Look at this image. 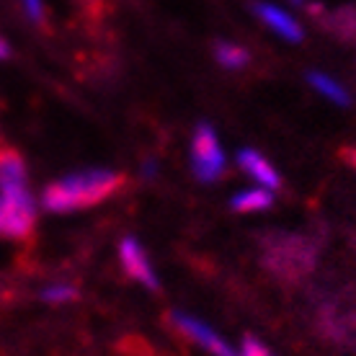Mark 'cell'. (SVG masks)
Returning a JSON list of instances; mask_svg holds the SVG:
<instances>
[{"instance_id": "cell-1", "label": "cell", "mask_w": 356, "mask_h": 356, "mask_svg": "<svg viewBox=\"0 0 356 356\" xmlns=\"http://www.w3.org/2000/svg\"><path fill=\"white\" fill-rule=\"evenodd\" d=\"M124 186V178L116 170L108 168H90L81 173L60 178L44 188L42 204L49 212H75L83 207H93L104 202L108 196H114L119 188Z\"/></svg>"}, {"instance_id": "cell-2", "label": "cell", "mask_w": 356, "mask_h": 356, "mask_svg": "<svg viewBox=\"0 0 356 356\" xmlns=\"http://www.w3.org/2000/svg\"><path fill=\"white\" fill-rule=\"evenodd\" d=\"M191 165L199 181H217L225 170V150L209 124H199L191 140Z\"/></svg>"}, {"instance_id": "cell-3", "label": "cell", "mask_w": 356, "mask_h": 356, "mask_svg": "<svg viewBox=\"0 0 356 356\" xmlns=\"http://www.w3.org/2000/svg\"><path fill=\"white\" fill-rule=\"evenodd\" d=\"M34 202L29 188L0 191V232L10 238H26L34 227Z\"/></svg>"}, {"instance_id": "cell-4", "label": "cell", "mask_w": 356, "mask_h": 356, "mask_svg": "<svg viewBox=\"0 0 356 356\" xmlns=\"http://www.w3.org/2000/svg\"><path fill=\"white\" fill-rule=\"evenodd\" d=\"M173 323H176V328L181 333H186L188 339L199 343L202 348H207L212 356H241V351H235L217 330H212L207 323L196 321V318H191L186 312H173Z\"/></svg>"}, {"instance_id": "cell-5", "label": "cell", "mask_w": 356, "mask_h": 356, "mask_svg": "<svg viewBox=\"0 0 356 356\" xmlns=\"http://www.w3.org/2000/svg\"><path fill=\"white\" fill-rule=\"evenodd\" d=\"M119 259H122V266L134 282H140L145 286H158V276H155V268H152L150 259L140 243L134 238H124L122 245H119Z\"/></svg>"}, {"instance_id": "cell-6", "label": "cell", "mask_w": 356, "mask_h": 356, "mask_svg": "<svg viewBox=\"0 0 356 356\" xmlns=\"http://www.w3.org/2000/svg\"><path fill=\"white\" fill-rule=\"evenodd\" d=\"M256 13H259V18L274 31V34H279L282 39H286V42H300V39H302L300 21H297L292 13H286L284 8H279L274 3H259V6H256Z\"/></svg>"}, {"instance_id": "cell-7", "label": "cell", "mask_w": 356, "mask_h": 356, "mask_svg": "<svg viewBox=\"0 0 356 356\" xmlns=\"http://www.w3.org/2000/svg\"><path fill=\"white\" fill-rule=\"evenodd\" d=\"M238 165H241V168L264 188H271V191H274V188L282 184V178H279L274 165H271L261 152L250 150V147L238 152Z\"/></svg>"}, {"instance_id": "cell-8", "label": "cell", "mask_w": 356, "mask_h": 356, "mask_svg": "<svg viewBox=\"0 0 356 356\" xmlns=\"http://www.w3.org/2000/svg\"><path fill=\"white\" fill-rule=\"evenodd\" d=\"M13 188H26V168L18 152L0 147V191Z\"/></svg>"}, {"instance_id": "cell-9", "label": "cell", "mask_w": 356, "mask_h": 356, "mask_svg": "<svg viewBox=\"0 0 356 356\" xmlns=\"http://www.w3.org/2000/svg\"><path fill=\"white\" fill-rule=\"evenodd\" d=\"M230 204L238 212H261V209H268V207L274 204V194H271V188L250 186V188H243L241 194L232 196Z\"/></svg>"}, {"instance_id": "cell-10", "label": "cell", "mask_w": 356, "mask_h": 356, "mask_svg": "<svg viewBox=\"0 0 356 356\" xmlns=\"http://www.w3.org/2000/svg\"><path fill=\"white\" fill-rule=\"evenodd\" d=\"M307 81H310V86L318 90L321 96H325L328 101H333V104H341V106H348V104H351L348 90L343 88L339 81H333L330 75H325V72H310Z\"/></svg>"}, {"instance_id": "cell-11", "label": "cell", "mask_w": 356, "mask_h": 356, "mask_svg": "<svg viewBox=\"0 0 356 356\" xmlns=\"http://www.w3.org/2000/svg\"><path fill=\"white\" fill-rule=\"evenodd\" d=\"M214 57H217V63L222 65V67H230V70H241L245 67L250 60V54L238 44H230V42H222V44H217L214 49Z\"/></svg>"}, {"instance_id": "cell-12", "label": "cell", "mask_w": 356, "mask_h": 356, "mask_svg": "<svg viewBox=\"0 0 356 356\" xmlns=\"http://www.w3.org/2000/svg\"><path fill=\"white\" fill-rule=\"evenodd\" d=\"M42 297H44L47 302H54V305L70 302L72 297H75V289H72L70 284H52V286H47L44 292H42Z\"/></svg>"}, {"instance_id": "cell-13", "label": "cell", "mask_w": 356, "mask_h": 356, "mask_svg": "<svg viewBox=\"0 0 356 356\" xmlns=\"http://www.w3.org/2000/svg\"><path fill=\"white\" fill-rule=\"evenodd\" d=\"M241 356H274V354L256 339H245L241 346Z\"/></svg>"}, {"instance_id": "cell-14", "label": "cell", "mask_w": 356, "mask_h": 356, "mask_svg": "<svg viewBox=\"0 0 356 356\" xmlns=\"http://www.w3.org/2000/svg\"><path fill=\"white\" fill-rule=\"evenodd\" d=\"M24 3V10H26V16L31 21H44V0H21Z\"/></svg>"}, {"instance_id": "cell-15", "label": "cell", "mask_w": 356, "mask_h": 356, "mask_svg": "<svg viewBox=\"0 0 356 356\" xmlns=\"http://www.w3.org/2000/svg\"><path fill=\"white\" fill-rule=\"evenodd\" d=\"M6 54H8V44H6V42H3V39H0V60H3V57H6Z\"/></svg>"}, {"instance_id": "cell-16", "label": "cell", "mask_w": 356, "mask_h": 356, "mask_svg": "<svg viewBox=\"0 0 356 356\" xmlns=\"http://www.w3.org/2000/svg\"><path fill=\"white\" fill-rule=\"evenodd\" d=\"M346 158H348V161H351V163H354V165H356V150L346 152Z\"/></svg>"}, {"instance_id": "cell-17", "label": "cell", "mask_w": 356, "mask_h": 356, "mask_svg": "<svg viewBox=\"0 0 356 356\" xmlns=\"http://www.w3.org/2000/svg\"><path fill=\"white\" fill-rule=\"evenodd\" d=\"M294 3H302V0H294Z\"/></svg>"}, {"instance_id": "cell-18", "label": "cell", "mask_w": 356, "mask_h": 356, "mask_svg": "<svg viewBox=\"0 0 356 356\" xmlns=\"http://www.w3.org/2000/svg\"><path fill=\"white\" fill-rule=\"evenodd\" d=\"M86 3H88V0H86Z\"/></svg>"}]
</instances>
